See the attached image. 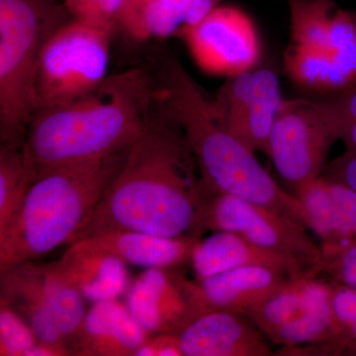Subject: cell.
Returning <instances> with one entry per match:
<instances>
[{
	"instance_id": "cell-1",
	"label": "cell",
	"mask_w": 356,
	"mask_h": 356,
	"mask_svg": "<svg viewBox=\"0 0 356 356\" xmlns=\"http://www.w3.org/2000/svg\"><path fill=\"white\" fill-rule=\"evenodd\" d=\"M207 197L184 130L156 98L146 131L70 245L113 231L199 238Z\"/></svg>"
},
{
	"instance_id": "cell-2",
	"label": "cell",
	"mask_w": 356,
	"mask_h": 356,
	"mask_svg": "<svg viewBox=\"0 0 356 356\" xmlns=\"http://www.w3.org/2000/svg\"><path fill=\"white\" fill-rule=\"evenodd\" d=\"M156 106L154 72L132 67L108 74L76 99L37 110L24 144L37 178L127 153L146 131Z\"/></svg>"
},
{
	"instance_id": "cell-3",
	"label": "cell",
	"mask_w": 356,
	"mask_h": 356,
	"mask_svg": "<svg viewBox=\"0 0 356 356\" xmlns=\"http://www.w3.org/2000/svg\"><path fill=\"white\" fill-rule=\"evenodd\" d=\"M156 86L159 102L186 136L208 193L243 199L311 231L310 217L298 198L282 188L257 161L255 153L229 132L212 99L179 58H168L161 65Z\"/></svg>"
},
{
	"instance_id": "cell-4",
	"label": "cell",
	"mask_w": 356,
	"mask_h": 356,
	"mask_svg": "<svg viewBox=\"0 0 356 356\" xmlns=\"http://www.w3.org/2000/svg\"><path fill=\"white\" fill-rule=\"evenodd\" d=\"M127 154L64 166L37 178L13 221L0 233V270L70 243Z\"/></svg>"
},
{
	"instance_id": "cell-5",
	"label": "cell",
	"mask_w": 356,
	"mask_h": 356,
	"mask_svg": "<svg viewBox=\"0 0 356 356\" xmlns=\"http://www.w3.org/2000/svg\"><path fill=\"white\" fill-rule=\"evenodd\" d=\"M70 19L57 0H0V145L24 144L42 50Z\"/></svg>"
},
{
	"instance_id": "cell-6",
	"label": "cell",
	"mask_w": 356,
	"mask_h": 356,
	"mask_svg": "<svg viewBox=\"0 0 356 356\" xmlns=\"http://www.w3.org/2000/svg\"><path fill=\"white\" fill-rule=\"evenodd\" d=\"M110 38L108 33L72 19L51 33L35 81L36 111L76 99L99 86L108 76Z\"/></svg>"
},
{
	"instance_id": "cell-7",
	"label": "cell",
	"mask_w": 356,
	"mask_h": 356,
	"mask_svg": "<svg viewBox=\"0 0 356 356\" xmlns=\"http://www.w3.org/2000/svg\"><path fill=\"white\" fill-rule=\"evenodd\" d=\"M284 72L295 86L317 96L356 86V13L337 6L290 40Z\"/></svg>"
},
{
	"instance_id": "cell-8",
	"label": "cell",
	"mask_w": 356,
	"mask_h": 356,
	"mask_svg": "<svg viewBox=\"0 0 356 356\" xmlns=\"http://www.w3.org/2000/svg\"><path fill=\"white\" fill-rule=\"evenodd\" d=\"M202 231H227L257 247L291 259L314 277L322 270L323 252L309 229L254 203L229 194L209 193L204 208Z\"/></svg>"
},
{
	"instance_id": "cell-9",
	"label": "cell",
	"mask_w": 356,
	"mask_h": 356,
	"mask_svg": "<svg viewBox=\"0 0 356 356\" xmlns=\"http://www.w3.org/2000/svg\"><path fill=\"white\" fill-rule=\"evenodd\" d=\"M339 136L314 98L285 99L269 136L266 156L294 193L322 177Z\"/></svg>"
},
{
	"instance_id": "cell-10",
	"label": "cell",
	"mask_w": 356,
	"mask_h": 356,
	"mask_svg": "<svg viewBox=\"0 0 356 356\" xmlns=\"http://www.w3.org/2000/svg\"><path fill=\"white\" fill-rule=\"evenodd\" d=\"M178 36L195 64L213 76L231 77L259 65L261 47L257 28L238 7L217 6Z\"/></svg>"
},
{
	"instance_id": "cell-11",
	"label": "cell",
	"mask_w": 356,
	"mask_h": 356,
	"mask_svg": "<svg viewBox=\"0 0 356 356\" xmlns=\"http://www.w3.org/2000/svg\"><path fill=\"white\" fill-rule=\"evenodd\" d=\"M126 305L152 334H178L206 312L197 281L175 268L146 269L131 285Z\"/></svg>"
},
{
	"instance_id": "cell-12",
	"label": "cell",
	"mask_w": 356,
	"mask_h": 356,
	"mask_svg": "<svg viewBox=\"0 0 356 356\" xmlns=\"http://www.w3.org/2000/svg\"><path fill=\"white\" fill-rule=\"evenodd\" d=\"M184 356H268L270 341L245 314L209 310L177 334Z\"/></svg>"
},
{
	"instance_id": "cell-13",
	"label": "cell",
	"mask_w": 356,
	"mask_h": 356,
	"mask_svg": "<svg viewBox=\"0 0 356 356\" xmlns=\"http://www.w3.org/2000/svg\"><path fill=\"white\" fill-rule=\"evenodd\" d=\"M152 336L118 299L93 304L70 341L72 355L134 356Z\"/></svg>"
},
{
	"instance_id": "cell-14",
	"label": "cell",
	"mask_w": 356,
	"mask_h": 356,
	"mask_svg": "<svg viewBox=\"0 0 356 356\" xmlns=\"http://www.w3.org/2000/svg\"><path fill=\"white\" fill-rule=\"evenodd\" d=\"M196 280L200 281L236 267H269L291 278L314 277L298 262L257 247L242 236L227 231L213 232L197 241L191 255Z\"/></svg>"
},
{
	"instance_id": "cell-15",
	"label": "cell",
	"mask_w": 356,
	"mask_h": 356,
	"mask_svg": "<svg viewBox=\"0 0 356 356\" xmlns=\"http://www.w3.org/2000/svg\"><path fill=\"white\" fill-rule=\"evenodd\" d=\"M0 302L10 306L30 325L39 343L70 351L69 341L54 316L42 277V264L19 262L0 270Z\"/></svg>"
},
{
	"instance_id": "cell-16",
	"label": "cell",
	"mask_w": 356,
	"mask_h": 356,
	"mask_svg": "<svg viewBox=\"0 0 356 356\" xmlns=\"http://www.w3.org/2000/svg\"><path fill=\"white\" fill-rule=\"evenodd\" d=\"M222 0H124L119 28L137 42L165 39L199 24Z\"/></svg>"
},
{
	"instance_id": "cell-17",
	"label": "cell",
	"mask_w": 356,
	"mask_h": 356,
	"mask_svg": "<svg viewBox=\"0 0 356 356\" xmlns=\"http://www.w3.org/2000/svg\"><path fill=\"white\" fill-rule=\"evenodd\" d=\"M198 240L196 236L168 238L140 232L113 231L74 243L114 255L126 264L147 269L177 268L191 261Z\"/></svg>"
},
{
	"instance_id": "cell-18",
	"label": "cell",
	"mask_w": 356,
	"mask_h": 356,
	"mask_svg": "<svg viewBox=\"0 0 356 356\" xmlns=\"http://www.w3.org/2000/svg\"><path fill=\"white\" fill-rule=\"evenodd\" d=\"M291 280L286 274L266 266L236 267L197 281L206 311L245 314L248 309Z\"/></svg>"
},
{
	"instance_id": "cell-19",
	"label": "cell",
	"mask_w": 356,
	"mask_h": 356,
	"mask_svg": "<svg viewBox=\"0 0 356 356\" xmlns=\"http://www.w3.org/2000/svg\"><path fill=\"white\" fill-rule=\"evenodd\" d=\"M55 264L84 299L93 304L117 299L129 287L125 262L81 243H70L62 259Z\"/></svg>"
},
{
	"instance_id": "cell-20",
	"label": "cell",
	"mask_w": 356,
	"mask_h": 356,
	"mask_svg": "<svg viewBox=\"0 0 356 356\" xmlns=\"http://www.w3.org/2000/svg\"><path fill=\"white\" fill-rule=\"evenodd\" d=\"M327 289L329 282L321 277L291 280L248 309L245 315L268 339L281 327L305 314Z\"/></svg>"
},
{
	"instance_id": "cell-21",
	"label": "cell",
	"mask_w": 356,
	"mask_h": 356,
	"mask_svg": "<svg viewBox=\"0 0 356 356\" xmlns=\"http://www.w3.org/2000/svg\"><path fill=\"white\" fill-rule=\"evenodd\" d=\"M254 74V88L245 114L232 134L250 151L266 154L269 136L285 99L275 70L257 65Z\"/></svg>"
},
{
	"instance_id": "cell-22",
	"label": "cell",
	"mask_w": 356,
	"mask_h": 356,
	"mask_svg": "<svg viewBox=\"0 0 356 356\" xmlns=\"http://www.w3.org/2000/svg\"><path fill=\"white\" fill-rule=\"evenodd\" d=\"M24 144L0 145V233L13 221L37 180Z\"/></svg>"
},
{
	"instance_id": "cell-23",
	"label": "cell",
	"mask_w": 356,
	"mask_h": 356,
	"mask_svg": "<svg viewBox=\"0 0 356 356\" xmlns=\"http://www.w3.org/2000/svg\"><path fill=\"white\" fill-rule=\"evenodd\" d=\"M293 194L308 213L312 232L320 238L321 247L339 245L355 238L346 227L324 177L307 182Z\"/></svg>"
},
{
	"instance_id": "cell-24",
	"label": "cell",
	"mask_w": 356,
	"mask_h": 356,
	"mask_svg": "<svg viewBox=\"0 0 356 356\" xmlns=\"http://www.w3.org/2000/svg\"><path fill=\"white\" fill-rule=\"evenodd\" d=\"M327 281L330 284L334 341L329 344L300 346L294 348L293 355H355L356 289L336 281Z\"/></svg>"
},
{
	"instance_id": "cell-25",
	"label": "cell",
	"mask_w": 356,
	"mask_h": 356,
	"mask_svg": "<svg viewBox=\"0 0 356 356\" xmlns=\"http://www.w3.org/2000/svg\"><path fill=\"white\" fill-rule=\"evenodd\" d=\"M42 276L49 304L69 343L86 318V299L60 273L55 262L42 264Z\"/></svg>"
},
{
	"instance_id": "cell-26",
	"label": "cell",
	"mask_w": 356,
	"mask_h": 356,
	"mask_svg": "<svg viewBox=\"0 0 356 356\" xmlns=\"http://www.w3.org/2000/svg\"><path fill=\"white\" fill-rule=\"evenodd\" d=\"M124 0H64L72 20L113 34L119 27Z\"/></svg>"
},
{
	"instance_id": "cell-27",
	"label": "cell",
	"mask_w": 356,
	"mask_h": 356,
	"mask_svg": "<svg viewBox=\"0 0 356 356\" xmlns=\"http://www.w3.org/2000/svg\"><path fill=\"white\" fill-rule=\"evenodd\" d=\"M37 341L24 318L10 306L0 302V355L25 356Z\"/></svg>"
},
{
	"instance_id": "cell-28",
	"label": "cell",
	"mask_w": 356,
	"mask_h": 356,
	"mask_svg": "<svg viewBox=\"0 0 356 356\" xmlns=\"http://www.w3.org/2000/svg\"><path fill=\"white\" fill-rule=\"evenodd\" d=\"M323 252L320 276L356 289V238L339 245L321 247Z\"/></svg>"
},
{
	"instance_id": "cell-29",
	"label": "cell",
	"mask_w": 356,
	"mask_h": 356,
	"mask_svg": "<svg viewBox=\"0 0 356 356\" xmlns=\"http://www.w3.org/2000/svg\"><path fill=\"white\" fill-rule=\"evenodd\" d=\"M314 99L336 130L339 140L343 130L356 124V86L334 95L317 96Z\"/></svg>"
},
{
	"instance_id": "cell-30",
	"label": "cell",
	"mask_w": 356,
	"mask_h": 356,
	"mask_svg": "<svg viewBox=\"0 0 356 356\" xmlns=\"http://www.w3.org/2000/svg\"><path fill=\"white\" fill-rule=\"evenodd\" d=\"M322 177L356 191V153L344 152L325 165Z\"/></svg>"
},
{
	"instance_id": "cell-31",
	"label": "cell",
	"mask_w": 356,
	"mask_h": 356,
	"mask_svg": "<svg viewBox=\"0 0 356 356\" xmlns=\"http://www.w3.org/2000/svg\"><path fill=\"white\" fill-rule=\"evenodd\" d=\"M325 180L346 227L350 229L351 235L356 238V191L339 182Z\"/></svg>"
},
{
	"instance_id": "cell-32",
	"label": "cell",
	"mask_w": 356,
	"mask_h": 356,
	"mask_svg": "<svg viewBox=\"0 0 356 356\" xmlns=\"http://www.w3.org/2000/svg\"><path fill=\"white\" fill-rule=\"evenodd\" d=\"M134 356H184V353L177 334L163 332L152 334Z\"/></svg>"
},
{
	"instance_id": "cell-33",
	"label": "cell",
	"mask_w": 356,
	"mask_h": 356,
	"mask_svg": "<svg viewBox=\"0 0 356 356\" xmlns=\"http://www.w3.org/2000/svg\"><path fill=\"white\" fill-rule=\"evenodd\" d=\"M339 140L343 143L346 152L356 153V124L343 130L339 136Z\"/></svg>"
},
{
	"instance_id": "cell-34",
	"label": "cell",
	"mask_w": 356,
	"mask_h": 356,
	"mask_svg": "<svg viewBox=\"0 0 356 356\" xmlns=\"http://www.w3.org/2000/svg\"><path fill=\"white\" fill-rule=\"evenodd\" d=\"M355 355H356V353H355Z\"/></svg>"
}]
</instances>
